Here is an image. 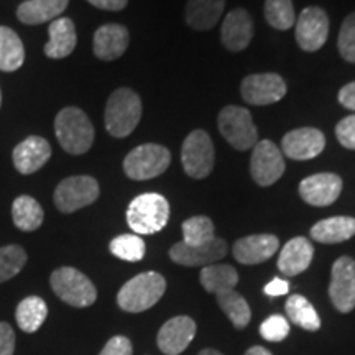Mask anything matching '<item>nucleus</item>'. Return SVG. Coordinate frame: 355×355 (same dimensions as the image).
Wrapping results in <instances>:
<instances>
[{
  "label": "nucleus",
  "instance_id": "obj_25",
  "mask_svg": "<svg viewBox=\"0 0 355 355\" xmlns=\"http://www.w3.org/2000/svg\"><path fill=\"white\" fill-rule=\"evenodd\" d=\"M68 3L69 0H26L17 8V17L25 25H42L56 20Z\"/></svg>",
  "mask_w": 355,
  "mask_h": 355
},
{
  "label": "nucleus",
  "instance_id": "obj_39",
  "mask_svg": "<svg viewBox=\"0 0 355 355\" xmlns=\"http://www.w3.org/2000/svg\"><path fill=\"white\" fill-rule=\"evenodd\" d=\"M336 135L340 145L349 150H355V115H349L337 123Z\"/></svg>",
  "mask_w": 355,
  "mask_h": 355
},
{
  "label": "nucleus",
  "instance_id": "obj_10",
  "mask_svg": "<svg viewBox=\"0 0 355 355\" xmlns=\"http://www.w3.org/2000/svg\"><path fill=\"white\" fill-rule=\"evenodd\" d=\"M285 173V158L272 140L257 141L250 158V175L259 186H272Z\"/></svg>",
  "mask_w": 355,
  "mask_h": 355
},
{
  "label": "nucleus",
  "instance_id": "obj_36",
  "mask_svg": "<svg viewBox=\"0 0 355 355\" xmlns=\"http://www.w3.org/2000/svg\"><path fill=\"white\" fill-rule=\"evenodd\" d=\"M26 263V252L20 245L0 247V283L19 275Z\"/></svg>",
  "mask_w": 355,
  "mask_h": 355
},
{
  "label": "nucleus",
  "instance_id": "obj_18",
  "mask_svg": "<svg viewBox=\"0 0 355 355\" xmlns=\"http://www.w3.org/2000/svg\"><path fill=\"white\" fill-rule=\"evenodd\" d=\"M254 37V20L245 8H234L222 21L220 40L229 51H243Z\"/></svg>",
  "mask_w": 355,
  "mask_h": 355
},
{
  "label": "nucleus",
  "instance_id": "obj_15",
  "mask_svg": "<svg viewBox=\"0 0 355 355\" xmlns=\"http://www.w3.org/2000/svg\"><path fill=\"white\" fill-rule=\"evenodd\" d=\"M225 254H227V243L219 237L204 245H186L184 242H178L170 248L171 260L183 266L214 265V261L224 259Z\"/></svg>",
  "mask_w": 355,
  "mask_h": 355
},
{
  "label": "nucleus",
  "instance_id": "obj_47",
  "mask_svg": "<svg viewBox=\"0 0 355 355\" xmlns=\"http://www.w3.org/2000/svg\"><path fill=\"white\" fill-rule=\"evenodd\" d=\"M0 105H2V91H0Z\"/></svg>",
  "mask_w": 355,
  "mask_h": 355
},
{
  "label": "nucleus",
  "instance_id": "obj_12",
  "mask_svg": "<svg viewBox=\"0 0 355 355\" xmlns=\"http://www.w3.org/2000/svg\"><path fill=\"white\" fill-rule=\"evenodd\" d=\"M329 296L340 313H350L355 308V260L340 257L331 270Z\"/></svg>",
  "mask_w": 355,
  "mask_h": 355
},
{
  "label": "nucleus",
  "instance_id": "obj_2",
  "mask_svg": "<svg viewBox=\"0 0 355 355\" xmlns=\"http://www.w3.org/2000/svg\"><path fill=\"white\" fill-rule=\"evenodd\" d=\"M55 132L61 148L69 155L86 153L94 144V127L78 107H66L56 115Z\"/></svg>",
  "mask_w": 355,
  "mask_h": 355
},
{
  "label": "nucleus",
  "instance_id": "obj_14",
  "mask_svg": "<svg viewBox=\"0 0 355 355\" xmlns=\"http://www.w3.org/2000/svg\"><path fill=\"white\" fill-rule=\"evenodd\" d=\"M343 193V180L334 173H318L301 181L300 196L316 207L331 206Z\"/></svg>",
  "mask_w": 355,
  "mask_h": 355
},
{
  "label": "nucleus",
  "instance_id": "obj_7",
  "mask_svg": "<svg viewBox=\"0 0 355 355\" xmlns=\"http://www.w3.org/2000/svg\"><path fill=\"white\" fill-rule=\"evenodd\" d=\"M219 132L235 150H250L259 141V132L252 121V115L247 109L239 105H227L220 110Z\"/></svg>",
  "mask_w": 355,
  "mask_h": 355
},
{
  "label": "nucleus",
  "instance_id": "obj_27",
  "mask_svg": "<svg viewBox=\"0 0 355 355\" xmlns=\"http://www.w3.org/2000/svg\"><path fill=\"white\" fill-rule=\"evenodd\" d=\"M25 61V48L19 35L8 26H0V71L13 73Z\"/></svg>",
  "mask_w": 355,
  "mask_h": 355
},
{
  "label": "nucleus",
  "instance_id": "obj_43",
  "mask_svg": "<svg viewBox=\"0 0 355 355\" xmlns=\"http://www.w3.org/2000/svg\"><path fill=\"white\" fill-rule=\"evenodd\" d=\"M263 291H265V295H268V296H283L290 291V285H288L286 279L275 278L263 288Z\"/></svg>",
  "mask_w": 355,
  "mask_h": 355
},
{
  "label": "nucleus",
  "instance_id": "obj_6",
  "mask_svg": "<svg viewBox=\"0 0 355 355\" xmlns=\"http://www.w3.org/2000/svg\"><path fill=\"white\" fill-rule=\"evenodd\" d=\"M171 163V153L166 146L145 144L133 148L123 159V171L130 180H153L165 173Z\"/></svg>",
  "mask_w": 355,
  "mask_h": 355
},
{
  "label": "nucleus",
  "instance_id": "obj_28",
  "mask_svg": "<svg viewBox=\"0 0 355 355\" xmlns=\"http://www.w3.org/2000/svg\"><path fill=\"white\" fill-rule=\"evenodd\" d=\"M199 282L207 293H220L234 290L239 283V273L230 265H207L201 270Z\"/></svg>",
  "mask_w": 355,
  "mask_h": 355
},
{
  "label": "nucleus",
  "instance_id": "obj_42",
  "mask_svg": "<svg viewBox=\"0 0 355 355\" xmlns=\"http://www.w3.org/2000/svg\"><path fill=\"white\" fill-rule=\"evenodd\" d=\"M339 102L345 109L355 110V81L345 84L339 91Z\"/></svg>",
  "mask_w": 355,
  "mask_h": 355
},
{
  "label": "nucleus",
  "instance_id": "obj_21",
  "mask_svg": "<svg viewBox=\"0 0 355 355\" xmlns=\"http://www.w3.org/2000/svg\"><path fill=\"white\" fill-rule=\"evenodd\" d=\"M130 33L123 25H102L94 33V55L102 61H114L127 51Z\"/></svg>",
  "mask_w": 355,
  "mask_h": 355
},
{
  "label": "nucleus",
  "instance_id": "obj_19",
  "mask_svg": "<svg viewBox=\"0 0 355 355\" xmlns=\"http://www.w3.org/2000/svg\"><path fill=\"white\" fill-rule=\"evenodd\" d=\"M279 242L272 234L248 235L234 243L232 254L235 260L243 265L263 263L278 252Z\"/></svg>",
  "mask_w": 355,
  "mask_h": 355
},
{
  "label": "nucleus",
  "instance_id": "obj_20",
  "mask_svg": "<svg viewBox=\"0 0 355 355\" xmlns=\"http://www.w3.org/2000/svg\"><path fill=\"white\" fill-rule=\"evenodd\" d=\"M51 157V145L43 137L32 135L13 148L12 158L17 171L21 175H32L44 166Z\"/></svg>",
  "mask_w": 355,
  "mask_h": 355
},
{
  "label": "nucleus",
  "instance_id": "obj_33",
  "mask_svg": "<svg viewBox=\"0 0 355 355\" xmlns=\"http://www.w3.org/2000/svg\"><path fill=\"white\" fill-rule=\"evenodd\" d=\"M214 224L206 216H194L183 222V242L186 245H204L214 241Z\"/></svg>",
  "mask_w": 355,
  "mask_h": 355
},
{
  "label": "nucleus",
  "instance_id": "obj_5",
  "mask_svg": "<svg viewBox=\"0 0 355 355\" xmlns=\"http://www.w3.org/2000/svg\"><path fill=\"white\" fill-rule=\"evenodd\" d=\"M50 283L58 298L74 308H87L97 300V290L91 279L73 266H61L55 270Z\"/></svg>",
  "mask_w": 355,
  "mask_h": 355
},
{
  "label": "nucleus",
  "instance_id": "obj_4",
  "mask_svg": "<svg viewBox=\"0 0 355 355\" xmlns=\"http://www.w3.org/2000/svg\"><path fill=\"white\" fill-rule=\"evenodd\" d=\"M170 219V204L157 193L137 196L127 209V224L137 235L157 234Z\"/></svg>",
  "mask_w": 355,
  "mask_h": 355
},
{
  "label": "nucleus",
  "instance_id": "obj_38",
  "mask_svg": "<svg viewBox=\"0 0 355 355\" xmlns=\"http://www.w3.org/2000/svg\"><path fill=\"white\" fill-rule=\"evenodd\" d=\"M260 334L265 340H270V343L285 340L288 334H290V322L282 314H273V316H270L266 321L261 322Z\"/></svg>",
  "mask_w": 355,
  "mask_h": 355
},
{
  "label": "nucleus",
  "instance_id": "obj_16",
  "mask_svg": "<svg viewBox=\"0 0 355 355\" xmlns=\"http://www.w3.org/2000/svg\"><path fill=\"white\" fill-rule=\"evenodd\" d=\"M324 146H326L324 133L313 127H303L288 132L282 140L283 153L288 158L300 159V162L316 158L319 153H322Z\"/></svg>",
  "mask_w": 355,
  "mask_h": 355
},
{
  "label": "nucleus",
  "instance_id": "obj_8",
  "mask_svg": "<svg viewBox=\"0 0 355 355\" xmlns=\"http://www.w3.org/2000/svg\"><path fill=\"white\" fill-rule=\"evenodd\" d=\"M214 145L204 130H194L186 137L181 148V162L186 175L194 180L209 176L214 168Z\"/></svg>",
  "mask_w": 355,
  "mask_h": 355
},
{
  "label": "nucleus",
  "instance_id": "obj_17",
  "mask_svg": "<svg viewBox=\"0 0 355 355\" xmlns=\"http://www.w3.org/2000/svg\"><path fill=\"white\" fill-rule=\"evenodd\" d=\"M196 336V322L188 316H176L163 324L158 332V349L166 355H180Z\"/></svg>",
  "mask_w": 355,
  "mask_h": 355
},
{
  "label": "nucleus",
  "instance_id": "obj_40",
  "mask_svg": "<svg viewBox=\"0 0 355 355\" xmlns=\"http://www.w3.org/2000/svg\"><path fill=\"white\" fill-rule=\"evenodd\" d=\"M99 355H133L130 339L125 336H115L107 340Z\"/></svg>",
  "mask_w": 355,
  "mask_h": 355
},
{
  "label": "nucleus",
  "instance_id": "obj_9",
  "mask_svg": "<svg viewBox=\"0 0 355 355\" xmlns=\"http://www.w3.org/2000/svg\"><path fill=\"white\" fill-rule=\"evenodd\" d=\"M99 198V183L92 176H69L55 191L56 207L64 214L83 209Z\"/></svg>",
  "mask_w": 355,
  "mask_h": 355
},
{
  "label": "nucleus",
  "instance_id": "obj_11",
  "mask_svg": "<svg viewBox=\"0 0 355 355\" xmlns=\"http://www.w3.org/2000/svg\"><path fill=\"white\" fill-rule=\"evenodd\" d=\"M296 24V42L304 51H318L329 37V17L319 7H308L300 13Z\"/></svg>",
  "mask_w": 355,
  "mask_h": 355
},
{
  "label": "nucleus",
  "instance_id": "obj_29",
  "mask_svg": "<svg viewBox=\"0 0 355 355\" xmlns=\"http://www.w3.org/2000/svg\"><path fill=\"white\" fill-rule=\"evenodd\" d=\"M13 224L24 232H33L43 224V207L32 196H19L12 204Z\"/></svg>",
  "mask_w": 355,
  "mask_h": 355
},
{
  "label": "nucleus",
  "instance_id": "obj_26",
  "mask_svg": "<svg viewBox=\"0 0 355 355\" xmlns=\"http://www.w3.org/2000/svg\"><path fill=\"white\" fill-rule=\"evenodd\" d=\"M355 235L354 217L337 216L319 220L311 229V237L319 243H340L349 241Z\"/></svg>",
  "mask_w": 355,
  "mask_h": 355
},
{
  "label": "nucleus",
  "instance_id": "obj_46",
  "mask_svg": "<svg viewBox=\"0 0 355 355\" xmlns=\"http://www.w3.org/2000/svg\"><path fill=\"white\" fill-rule=\"evenodd\" d=\"M198 355H222V354L219 352V350H214V349H204Z\"/></svg>",
  "mask_w": 355,
  "mask_h": 355
},
{
  "label": "nucleus",
  "instance_id": "obj_35",
  "mask_svg": "<svg viewBox=\"0 0 355 355\" xmlns=\"http://www.w3.org/2000/svg\"><path fill=\"white\" fill-rule=\"evenodd\" d=\"M265 19L273 28L288 30L295 24L293 0H265Z\"/></svg>",
  "mask_w": 355,
  "mask_h": 355
},
{
  "label": "nucleus",
  "instance_id": "obj_1",
  "mask_svg": "<svg viewBox=\"0 0 355 355\" xmlns=\"http://www.w3.org/2000/svg\"><path fill=\"white\" fill-rule=\"evenodd\" d=\"M166 279L157 272H145L128 279L117 295V304L127 313H144L162 300Z\"/></svg>",
  "mask_w": 355,
  "mask_h": 355
},
{
  "label": "nucleus",
  "instance_id": "obj_32",
  "mask_svg": "<svg viewBox=\"0 0 355 355\" xmlns=\"http://www.w3.org/2000/svg\"><path fill=\"white\" fill-rule=\"evenodd\" d=\"M217 303H219L220 309L224 311L225 316L230 319V322L234 324V327L243 329V327L248 326L252 318L250 306H248L245 298L239 295L237 291L230 290L220 293V295H217Z\"/></svg>",
  "mask_w": 355,
  "mask_h": 355
},
{
  "label": "nucleus",
  "instance_id": "obj_23",
  "mask_svg": "<svg viewBox=\"0 0 355 355\" xmlns=\"http://www.w3.org/2000/svg\"><path fill=\"white\" fill-rule=\"evenodd\" d=\"M50 40L44 44V55L51 60H61L74 51L78 43L76 26L71 19H56L48 26Z\"/></svg>",
  "mask_w": 355,
  "mask_h": 355
},
{
  "label": "nucleus",
  "instance_id": "obj_13",
  "mask_svg": "<svg viewBox=\"0 0 355 355\" xmlns=\"http://www.w3.org/2000/svg\"><path fill=\"white\" fill-rule=\"evenodd\" d=\"M243 101L254 105H268L282 101L286 94L285 79L275 73L250 74L241 86Z\"/></svg>",
  "mask_w": 355,
  "mask_h": 355
},
{
  "label": "nucleus",
  "instance_id": "obj_34",
  "mask_svg": "<svg viewBox=\"0 0 355 355\" xmlns=\"http://www.w3.org/2000/svg\"><path fill=\"white\" fill-rule=\"evenodd\" d=\"M110 252L117 259L125 261H140L145 257L146 247L144 239L137 234H122L110 242Z\"/></svg>",
  "mask_w": 355,
  "mask_h": 355
},
{
  "label": "nucleus",
  "instance_id": "obj_24",
  "mask_svg": "<svg viewBox=\"0 0 355 355\" xmlns=\"http://www.w3.org/2000/svg\"><path fill=\"white\" fill-rule=\"evenodd\" d=\"M225 8V0H188L186 24L198 32L214 28Z\"/></svg>",
  "mask_w": 355,
  "mask_h": 355
},
{
  "label": "nucleus",
  "instance_id": "obj_45",
  "mask_svg": "<svg viewBox=\"0 0 355 355\" xmlns=\"http://www.w3.org/2000/svg\"><path fill=\"white\" fill-rule=\"evenodd\" d=\"M245 355H272V352H270V350H266L265 347H260V345H255V347L248 349Z\"/></svg>",
  "mask_w": 355,
  "mask_h": 355
},
{
  "label": "nucleus",
  "instance_id": "obj_30",
  "mask_svg": "<svg viewBox=\"0 0 355 355\" xmlns=\"http://www.w3.org/2000/svg\"><path fill=\"white\" fill-rule=\"evenodd\" d=\"M48 306L40 296H28L21 300L15 311V319L24 332H37L46 321Z\"/></svg>",
  "mask_w": 355,
  "mask_h": 355
},
{
  "label": "nucleus",
  "instance_id": "obj_44",
  "mask_svg": "<svg viewBox=\"0 0 355 355\" xmlns=\"http://www.w3.org/2000/svg\"><path fill=\"white\" fill-rule=\"evenodd\" d=\"M87 2L97 8H102V10L117 12L125 8L128 0H87Z\"/></svg>",
  "mask_w": 355,
  "mask_h": 355
},
{
  "label": "nucleus",
  "instance_id": "obj_31",
  "mask_svg": "<svg viewBox=\"0 0 355 355\" xmlns=\"http://www.w3.org/2000/svg\"><path fill=\"white\" fill-rule=\"evenodd\" d=\"M285 311L288 314V319H290L293 324L301 327V329L314 332L321 327V319H319L318 311L314 309V306L311 304L304 296H290L285 304Z\"/></svg>",
  "mask_w": 355,
  "mask_h": 355
},
{
  "label": "nucleus",
  "instance_id": "obj_41",
  "mask_svg": "<svg viewBox=\"0 0 355 355\" xmlns=\"http://www.w3.org/2000/svg\"><path fill=\"white\" fill-rule=\"evenodd\" d=\"M15 332L8 322H0V355H13Z\"/></svg>",
  "mask_w": 355,
  "mask_h": 355
},
{
  "label": "nucleus",
  "instance_id": "obj_22",
  "mask_svg": "<svg viewBox=\"0 0 355 355\" xmlns=\"http://www.w3.org/2000/svg\"><path fill=\"white\" fill-rule=\"evenodd\" d=\"M314 257V247L306 237H295L279 252L278 270L286 277L306 272Z\"/></svg>",
  "mask_w": 355,
  "mask_h": 355
},
{
  "label": "nucleus",
  "instance_id": "obj_37",
  "mask_svg": "<svg viewBox=\"0 0 355 355\" xmlns=\"http://www.w3.org/2000/svg\"><path fill=\"white\" fill-rule=\"evenodd\" d=\"M340 56L349 63H355V12L350 13L343 21L339 32V40H337Z\"/></svg>",
  "mask_w": 355,
  "mask_h": 355
},
{
  "label": "nucleus",
  "instance_id": "obj_3",
  "mask_svg": "<svg viewBox=\"0 0 355 355\" xmlns=\"http://www.w3.org/2000/svg\"><path fill=\"white\" fill-rule=\"evenodd\" d=\"M105 128L115 139H123L135 130L141 119V101L132 89L121 87L110 94L105 105Z\"/></svg>",
  "mask_w": 355,
  "mask_h": 355
}]
</instances>
